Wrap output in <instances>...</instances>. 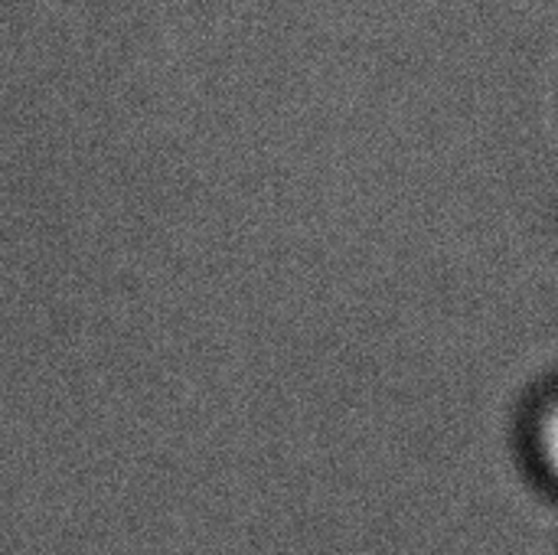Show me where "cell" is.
Here are the masks:
<instances>
[{
	"instance_id": "obj_1",
	"label": "cell",
	"mask_w": 558,
	"mask_h": 555,
	"mask_svg": "<svg viewBox=\"0 0 558 555\" xmlns=\"http://www.w3.org/2000/svg\"><path fill=\"white\" fill-rule=\"evenodd\" d=\"M539 451H543V461H546L549 474L558 478V399L549 402V409L543 415V425H539Z\"/></svg>"
}]
</instances>
